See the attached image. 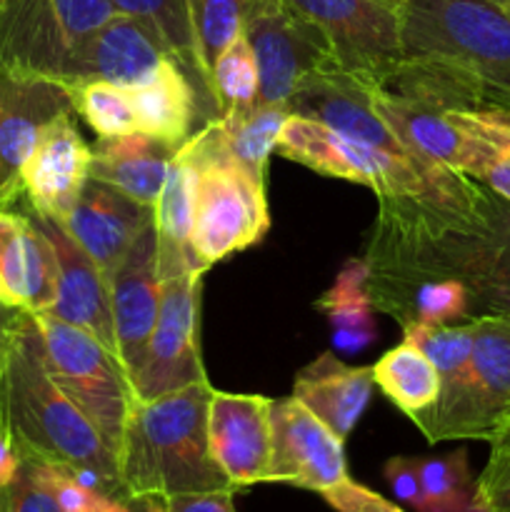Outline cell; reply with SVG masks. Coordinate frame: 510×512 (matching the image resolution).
Here are the masks:
<instances>
[{
  "mask_svg": "<svg viewBox=\"0 0 510 512\" xmlns=\"http://www.w3.org/2000/svg\"><path fill=\"white\" fill-rule=\"evenodd\" d=\"M363 260L370 303L425 280H455L468 293L470 318L510 315V203L490 188L473 213L378 200Z\"/></svg>",
  "mask_w": 510,
  "mask_h": 512,
  "instance_id": "obj_1",
  "label": "cell"
},
{
  "mask_svg": "<svg viewBox=\"0 0 510 512\" xmlns=\"http://www.w3.org/2000/svg\"><path fill=\"white\" fill-rule=\"evenodd\" d=\"M403 60L385 93L510 115V10L490 0H403Z\"/></svg>",
  "mask_w": 510,
  "mask_h": 512,
  "instance_id": "obj_2",
  "label": "cell"
},
{
  "mask_svg": "<svg viewBox=\"0 0 510 512\" xmlns=\"http://www.w3.org/2000/svg\"><path fill=\"white\" fill-rule=\"evenodd\" d=\"M0 423L20 458L63 468L90 488L130 500L115 453L50 378L38 323L25 310H15L5 338Z\"/></svg>",
  "mask_w": 510,
  "mask_h": 512,
  "instance_id": "obj_3",
  "label": "cell"
},
{
  "mask_svg": "<svg viewBox=\"0 0 510 512\" xmlns=\"http://www.w3.org/2000/svg\"><path fill=\"white\" fill-rule=\"evenodd\" d=\"M210 380L135 398L118 448V470L130 498H170L233 490L208 443Z\"/></svg>",
  "mask_w": 510,
  "mask_h": 512,
  "instance_id": "obj_4",
  "label": "cell"
},
{
  "mask_svg": "<svg viewBox=\"0 0 510 512\" xmlns=\"http://www.w3.org/2000/svg\"><path fill=\"white\" fill-rule=\"evenodd\" d=\"M275 150L285 160L305 165L320 175L365 185L378 195V200L408 198L458 213H473L488 195V185L470 175L430 160L398 158L378 145L348 138L298 113H290L285 120Z\"/></svg>",
  "mask_w": 510,
  "mask_h": 512,
  "instance_id": "obj_5",
  "label": "cell"
},
{
  "mask_svg": "<svg viewBox=\"0 0 510 512\" xmlns=\"http://www.w3.org/2000/svg\"><path fill=\"white\" fill-rule=\"evenodd\" d=\"M180 155L193 168L190 248L205 270L258 245L270 230L265 183L230 153L218 120L190 135Z\"/></svg>",
  "mask_w": 510,
  "mask_h": 512,
  "instance_id": "obj_6",
  "label": "cell"
},
{
  "mask_svg": "<svg viewBox=\"0 0 510 512\" xmlns=\"http://www.w3.org/2000/svg\"><path fill=\"white\" fill-rule=\"evenodd\" d=\"M373 110L420 158L483 180L510 153V115L448 108L375 88Z\"/></svg>",
  "mask_w": 510,
  "mask_h": 512,
  "instance_id": "obj_7",
  "label": "cell"
},
{
  "mask_svg": "<svg viewBox=\"0 0 510 512\" xmlns=\"http://www.w3.org/2000/svg\"><path fill=\"white\" fill-rule=\"evenodd\" d=\"M33 318L43 338L50 378L83 410L100 438L118 455L125 423L135 403L133 385L123 363L88 330L48 313H33Z\"/></svg>",
  "mask_w": 510,
  "mask_h": 512,
  "instance_id": "obj_8",
  "label": "cell"
},
{
  "mask_svg": "<svg viewBox=\"0 0 510 512\" xmlns=\"http://www.w3.org/2000/svg\"><path fill=\"white\" fill-rule=\"evenodd\" d=\"M113 15L110 0H0V68L65 85L73 55Z\"/></svg>",
  "mask_w": 510,
  "mask_h": 512,
  "instance_id": "obj_9",
  "label": "cell"
},
{
  "mask_svg": "<svg viewBox=\"0 0 510 512\" xmlns=\"http://www.w3.org/2000/svg\"><path fill=\"white\" fill-rule=\"evenodd\" d=\"M473 353L463 380L438 400L428 443L490 440L510 425V315L470 318Z\"/></svg>",
  "mask_w": 510,
  "mask_h": 512,
  "instance_id": "obj_10",
  "label": "cell"
},
{
  "mask_svg": "<svg viewBox=\"0 0 510 512\" xmlns=\"http://www.w3.org/2000/svg\"><path fill=\"white\" fill-rule=\"evenodd\" d=\"M328 43L335 65L370 88L390 83L403 60L398 0H285Z\"/></svg>",
  "mask_w": 510,
  "mask_h": 512,
  "instance_id": "obj_11",
  "label": "cell"
},
{
  "mask_svg": "<svg viewBox=\"0 0 510 512\" xmlns=\"http://www.w3.org/2000/svg\"><path fill=\"white\" fill-rule=\"evenodd\" d=\"M205 273H185L163 280V303L130 385L138 400L188 388L208 380L200 355V293Z\"/></svg>",
  "mask_w": 510,
  "mask_h": 512,
  "instance_id": "obj_12",
  "label": "cell"
},
{
  "mask_svg": "<svg viewBox=\"0 0 510 512\" xmlns=\"http://www.w3.org/2000/svg\"><path fill=\"white\" fill-rule=\"evenodd\" d=\"M243 33L258 63V103L288 105L305 78L318 70L338 68L323 35L285 0H250Z\"/></svg>",
  "mask_w": 510,
  "mask_h": 512,
  "instance_id": "obj_13",
  "label": "cell"
},
{
  "mask_svg": "<svg viewBox=\"0 0 510 512\" xmlns=\"http://www.w3.org/2000/svg\"><path fill=\"white\" fill-rule=\"evenodd\" d=\"M343 440L293 395L270 400V460L265 483L325 493L348 478Z\"/></svg>",
  "mask_w": 510,
  "mask_h": 512,
  "instance_id": "obj_14",
  "label": "cell"
},
{
  "mask_svg": "<svg viewBox=\"0 0 510 512\" xmlns=\"http://www.w3.org/2000/svg\"><path fill=\"white\" fill-rule=\"evenodd\" d=\"M75 113L63 83L0 68V208L23 198L20 170L50 123Z\"/></svg>",
  "mask_w": 510,
  "mask_h": 512,
  "instance_id": "obj_15",
  "label": "cell"
},
{
  "mask_svg": "<svg viewBox=\"0 0 510 512\" xmlns=\"http://www.w3.org/2000/svg\"><path fill=\"white\" fill-rule=\"evenodd\" d=\"M170 58H175V53L153 25L135 15L115 13L73 55L65 88L88 80H105L128 90L138 88Z\"/></svg>",
  "mask_w": 510,
  "mask_h": 512,
  "instance_id": "obj_16",
  "label": "cell"
},
{
  "mask_svg": "<svg viewBox=\"0 0 510 512\" xmlns=\"http://www.w3.org/2000/svg\"><path fill=\"white\" fill-rule=\"evenodd\" d=\"M93 168V148L75 125V113L45 128L20 170L23 203L43 218L63 223Z\"/></svg>",
  "mask_w": 510,
  "mask_h": 512,
  "instance_id": "obj_17",
  "label": "cell"
},
{
  "mask_svg": "<svg viewBox=\"0 0 510 512\" xmlns=\"http://www.w3.org/2000/svg\"><path fill=\"white\" fill-rule=\"evenodd\" d=\"M270 400L265 395L215 390L208 405L213 460L235 490L268 480Z\"/></svg>",
  "mask_w": 510,
  "mask_h": 512,
  "instance_id": "obj_18",
  "label": "cell"
},
{
  "mask_svg": "<svg viewBox=\"0 0 510 512\" xmlns=\"http://www.w3.org/2000/svg\"><path fill=\"white\" fill-rule=\"evenodd\" d=\"M153 220L155 208L135 203L103 180L88 178L60 225L103 270L105 278H110Z\"/></svg>",
  "mask_w": 510,
  "mask_h": 512,
  "instance_id": "obj_19",
  "label": "cell"
},
{
  "mask_svg": "<svg viewBox=\"0 0 510 512\" xmlns=\"http://www.w3.org/2000/svg\"><path fill=\"white\" fill-rule=\"evenodd\" d=\"M58 295V260L30 210L0 208V300L13 310L48 313Z\"/></svg>",
  "mask_w": 510,
  "mask_h": 512,
  "instance_id": "obj_20",
  "label": "cell"
},
{
  "mask_svg": "<svg viewBox=\"0 0 510 512\" xmlns=\"http://www.w3.org/2000/svg\"><path fill=\"white\" fill-rule=\"evenodd\" d=\"M110 283V308H113L115 343H118V360L125 373L138 365L145 343L150 338L155 320H158L160 303H163V278L158 270V238L155 225H150L123 263L118 265Z\"/></svg>",
  "mask_w": 510,
  "mask_h": 512,
  "instance_id": "obj_21",
  "label": "cell"
},
{
  "mask_svg": "<svg viewBox=\"0 0 510 512\" xmlns=\"http://www.w3.org/2000/svg\"><path fill=\"white\" fill-rule=\"evenodd\" d=\"M30 215L48 235L55 250V260H58V295H55V303L48 310V315L88 330L105 348L118 355L113 308H110V283L105 273L70 238L68 230L58 220L43 218L33 210H30Z\"/></svg>",
  "mask_w": 510,
  "mask_h": 512,
  "instance_id": "obj_22",
  "label": "cell"
},
{
  "mask_svg": "<svg viewBox=\"0 0 510 512\" xmlns=\"http://www.w3.org/2000/svg\"><path fill=\"white\" fill-rule=\"evenodd\" d=\"M373 385L370 368L345 365L333 353H323L295 375L293 398L345 443L368 408Z\"/></svg>",
  "mask_w": 510,
  "mask_h": 512,
  "instance_id": "obj_23",
  "label": "cell"
},
{
  "mask_svg": "<svg viewBox=\"0 0 510 512\" xmlns=\"http://www.w3.org/2000/svg\"><path fill=\"white\" fill-rule=\"evenodd\" d=\"M175 153L178 150L140 130L115 135V138H100L93 148L90 178L113 185L135 203L155 208Z\"/></svg>",
  "mask_w": 510,
  "mask_h": 512,
  "instance_id": "obj_24",
  "label": "cell"
},
{
  "mask_svg": "<svg viewBox=\"0 0 510 512\" xmlns=\"http://www.w3.org/2000/svg\"><path fill=\"white\" fill-rule=\"evenodd\" d=\"M128 93L135 113V130L173 150L188 143L193 135L198 95L190 83V73L178 58H170L148 83L130 88Z\"/></svg>",
  "mask_w": 510,
  "mask_h": 512,
  "instance_id": "obj_25",
  "label": "cell"
},
{
  "mask_svg": "<svg viewBox=\"0 0 510 512\" xmlns=\"http://www.w3.org/2000/svg\"><path fill=\"white\" fill-rule=\"evenodd\" d=\"M193 223V168L178 153L168 165L163 193L155 203V238H158L160 278L170 280L185 273H208L190 248Z\"/></svg>",
  "mask_w": 510,
  "mask_h": 512,
  "instance_id": "obj_26",
  "label": "cell"
},
{
  "mask_svg": "<svg viewBox=\"0 0 510 512\" xmlns=\"http://www.w3.org/2000/svg\"><path fill=\"white\" fill-rule=\"evenodd\" d=\"M373 383L383 390L385 398L403 415H408L420 433H428L430 420L440 400V375L428 355L415 343L403 338V343L390 348L375 365Z\"/></svg>",
  "mask_w": 510,
  "mask_h": 512,
  "instance_id": "obj_27",
  "label": "cell"
},
{
  "mask_svg": "<svg viewBox=\"0 0 510 512\" xmlns=\"http://www.w3.org/2000/svg\"><path fill=\"white\" fill-rule=\"evenodd\" d=\"M323 310L333 330V345L343 353L368 348L375 340V308L368 293V265L363 258H350L340 268L328 293L315 303Z\"/></svg>",
  "mask_w": 510,
  "mask_h": 512,
  "instance_id": "obj_28",
  "label": "cell"
},
{
  "mask_svg": "<svg viewBox=\"0 0 510 512\" xmlns=\"http://www.w3.org/2000/svg\"><path fill=\"white\" fill-rule=\"evenodd\" d=\"M293 110L280 103H255L248 108H233L220 113L218 125L230 153L255 180H268V163L278 148L280 130Z\"/></svg>",
  "mask_w": 510,
  "mask_h": 512,
  "instance_id": "obj_29",
  "label": "cell"
},
{
  "mask_svg": "<svg viewBox=\"0 0 510 512\" xmlns=\"http://www.w3.org/2000/svg\"><path fill=\"white\" fill-rule=\"evenodd\" d=\"M248 3L250 0H185L190 30H193L198 80L208 95L215 60L243 33Z\"/></svg>",
  "mask_w": 510,
  "mask_h": 512,
  "instance_id": "obj_30",
  "label": "cell"
},
{
  "mask_svg": "<svg viewBox=\"0 0 510 512\" xmlns=\"http://www.w3.org/2000/svg\"><path fill=\"white\" fill-rule=\"evenodd\" d=\"M423 505L418 512H475V478L468 453L458 448L448 455L418 458Z\"/></svg>",
  "mask_w": 510,
  "mask_h": 512,
  "instance_id": "obj_31",
  "label": "cell"
},
{
  "mask_svg": "<svg viewBox=\"0 0 510 512\" xmlns=\"http://www.w3.org/2000/svg\"><path fill=\"white\" fill-rule=\"evenodd\" d=\"M403 338L418 345L440 375V398L455 390L468 370L470 353H473V330L470 323L455 325H403Z\"/></svg>",
  "mask_w": 510,
  "mask_h": 512,
  "instance_id": "obj_32",
  "label": "cell"
},
{
  "mask_svg": "<svg viewBox=\"0 0 510 512\" xmlns=\"http://www.w3.org/2000/svg\"><path fill=\"white\" fill-rule=\"evenodd\" d=\"M210 98H213L218 115L225 110L248 108V105L258 103L260 73L245 33H240L215 60L213 78H210Z\"/></svg>",
  "mask_w": 510,
  "mask_h": 512,
  "instance_id": "obj_33",
  "label": "cell"
},
{
  "mask_svg": "<svg viewBox=\"0 0 510 512\" xmlns=\"http://www.w3.org/2000/svg\"><path fill=\"white\" fill-rule=\"evenodd\" d=\"M68 90L73 95L75 115H80L100 138H115V135L135 130V113L128 88L105 83V80H88Z\"/></svg>",
  "mask_w": 510,
  "mask_h": 512,
  "instance_id": "obj_34",
  "label": "cell"
},
{
  "mask_svg": "<svg viewBox=\"0 0 510 512\" xmlns=\"http://www.w3.org/2000/svg\"><path fill=\"white\" fill-rule=\"evenodd\" d=\"M110 3H113L115 13L135 15V18L153 25L163 35L165 43L170 45L180 65L198 78L193 30H190L185 0H110Z\"/></svg>",
  "mask_w": 510,
  "mask_h": 512,
  "instance_id": "obj_35",
  "label": "cell"
},
{
  "mask_svg": "<svg viewBox=\"0 0 510 512\" xmlns=\"http://www.w3.org/2000/svg\"><path fill=\"white\" fill-rule=\"evenodd\" d=\"M475 512H510V425L490 440L488 463L475 478Z\"/></svg>",
  "mask_w": 510,
  "mask_h": 512,
  "instance_id": "obj_36",
  "label": "cell"
},
{
  "mask_svg": "<svg viewBox=\"0 0 510 512\" xmlns=\"http://www.w3.org/2000/svg\"><path fill=\"white\" fill-rule=\"evenodd\" d=\"M38 463V460H35ZM43 470L45 483L53 490L55 500H58L60 512H128L130 500L113 498V495L95 490L90 485L75 480L68 470L55 468V465L38 463Z\"/></svg>",
  "mask_w": 510,
  "mask_h": 512,
  "instance_id": "obj_37",
  "label": "cell"
},
{
  "mask_svg": "<svg viewBox=\"0 0 510 512\" xmlns=\"http://www.w3.org/2000/svg\"><path fill=\"white\" fill-rule=\"evenodd\" d=\"M0 512H60L58 500L35 460L20 458L15 478L0 490Z\"/></svg>",
  "mask_w": 510,
  "mask_h": 512,
  "instance_id": "obj_38",
  "label": "cell"
},
{
  "mask_svg": "<svg viewBox=\"0 0 510 512\" xmlns=\"http://www.w3.org/2000/svg\"><path fill=\"white\" fill-rule=\"evenodd\" d=\"M320 495L335 512H405L395 503L385 500L380 493L350 478H345L343 483H338L335 488L325 490Z\"/></svg>",
  "mask_w": 510,
  "mask_h": 512,
  "instance_id": "obj_39",
  "label": "cell"
},
{
  "mask_svg": "<svg viewBox=\"0 0 510 512\" xmlns=\"http://www.w3.org/2000/svg\"><path fill=\"white\" fill-rule=\"evenodd\" d=\"M383 475L395 498L418 512L420 505H423V483H420L418 458L395 455V458H390L388 463H385Z\"/></svg>",
  "mask_w": 510,
  "mask_h": 512,
  "instance_id": "obj_40",
  "label": "cell"
},
{
  "mask_svg": "<svg viewBox=\"0 0 510 512\" xmlns=\"http://www.w3.org/2000/svg\"><path fill=\"white\" fill-rule=\"evenodd\" d=\"M233 495V490L170 495V498H163V512H238Z\"/></svg>",
  "mask_w": 510,
  "mask_h": 512,
  "instance_id": "obj_41",
  "label": "cell"
},
{
  "mask_svg": "<svg viewBox=\"0 0 510 512\" xmlns=\"http://www.w3.org/2000/svg\"><path fill=\"white\" fill-rule=\"evenodd\" d=\"M480 183H485L495 195H500V198L510 203V153Z\"/></svg>",
  "mask_w": 510,
  "mask_h": 512,
  "instance_id": "obj_42",
  "label": "cell"
},
{
  "mask_svg": "<svg viewBox=\"0 0 510 512\" xmlns=\"http://www.w3.org/2000/svg\"><path fill=\"white\" fill-rule=\"evenodd\" d=\"M128 512H163V498H130Z\"/></svg>",
  "mask_w": 510,
  "mask_h": 512,
  "instance_id": "obj_43",
  "label": "cell"
},
{
  "mask_svg": "<svg viewBox=\"0 0 510 512\" xmlns=\"http://www.w3.org/2000/svg\"><path fill=\"white\" fill-rule=\"evenodd\" d=\"M15 310L3 305L0 300V363H3V348H5V338H8V328H10V320H13Z\"/></svg>",
  "mask_w": 510,
  "mask_h": 512,
  "instance_id": "obj_44",
  "label": "cell"
},
{
  "mask_svg": "<svg viewBox=\"0 0 510 512\" xmlns=\"http://www.w3.org/2000/svg\"><path fill=\"white\" fill-rule=\"evenodd\" d=\"M490 3L500 5V8H505V10H510V0H490Z\"/></svg>",
  "mask_w": 510,
  "mask_h": 512,
  "instance_id": "obj_45",
  "label": "cell"
},
{
  "mask_svg": "<svg viewBox=\"0 0 510 512\" xmlns=\"http://www.w3.org/2000/svg\"><path fill=\"white\" fill-rule=\"evenodd\" d=\"M398 3H403V0H398Z\"/></svg>",
  "mask_w": 510,
  "mask_h": 512,
  "instance_id": "obj_46",
  "label": "cell"
},
{
  "mask_svg": "<svg viewBox=\"0 0 510 512\" xmlns=\"http://www.w3.org/2000/svg\"><path fill=\"white\" fill-rule=\"evenodd\" d=\"M0 425H3V423H0Z\"/></svg>",
  "mask_w": 510,
  "mask_h": 512,
  "instance_id": "obj_47",
  "label": "cell"
}]
</instances>
